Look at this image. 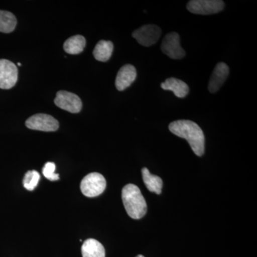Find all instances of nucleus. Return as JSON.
Here are the masks:
<instances>
[{
    "mask_svg": "<svg viewBox=\"0 0 257 257\" xmlns=\"http://www.w3.org/2000/svg\"><path fill=\"white\" fill-rule=\"evenodd\" d=\"M169 130L176 136L185 139L196 155L201 157L204 155L205 138L202 128L197 123L190 120H177L170 123Z\"/></svg>",
    "mask_w": 257,
    "mask_h": 257,
    "instance_id": "nucleus-1",
    "label": "nucleus"
},
{
    "mask_svg": "<svg viewBox=\"0 0 257 257\" xmlns=\"http://www.w3.org/2000/svg\"><path fill=\"white\" fill-rule=\"evenodd\" d=\"M121 199L126 213L134 219H140L146 214L147 202L138 186L126 184L121 192Z\"/></svg>",
    "mask_w": 257,
    "mask_h": 257,
    "instance_id": "nucleus-2",
    "label": "nucleus"
},
{
    "mask_svg": "<svg viewBox=\"0 0 257 257\" xmlns=\"http://www.w3.org/2000/svg\"><path fill=\"white\" fill-rule=\"evenodd\" d=\"M106 179L97 172H93L84 177L80 184L82 194L87 197H96L105 190Z\"/></svg>",
    "mask_w": 257,
    "mask_h": 257,
    "instance_id": "nucleus-3",
    "label": "nucleus"
},
{
    "mask_svg": "<svg viewBox=\"0 0 257 257\" xmlns=\"http://www.w3.org/2000/svg\"><path fill=\"white\" fill-rule=\"evenodd\" d=\"M187 8L193 14L213 15L224 10V3L221 0H192L187 3Z\"/></svg>",
    "mask_w": 257,
    "mask_h": 257,
    "instance_id": "nucleus-4",
    "label": "nucleus"
},
{
    "mask_svg": "<svg viewBox=\"0 0 257 257\" xmlns=\"http://www.w3.org/2000/svg\"><path fill=\"white\" fill-rule=\"evenodd\" d=\"M161 50L173 60H180L186 55L180 45V37L177 32H171L165 35L161 45Z\"/></svg>",
    "mask_w": 257,
    "mask_h": 257,
    "instance_id": "nucleus-5",
    "label": "nucleus"
},
{
    "mask_svg": "<svg viewBox=\"0 0 257 257\" xmlns=\"http://www.w3.org/2000/svg\"><path fill=\"white\" fill-rule=\"evenodd\" d=\"M25 124L30 130L42 132H55L60 126L55 118L46 114L33 115L27 120Z\"/></svg>",
    "mask_w": 257,
    "mask_h": 257,
    "instance_id": "nucleus-6",
    "label": "nucleus"
},
{
    "mask_svg": "<svg viewBox=\"0 0 257 257\" xmlns=\"http://www.w3.org/2000/svg\"><path fill=\"white\" fill-rule=\"evenodd\" d=\"M161 35L162 30L158 26L147 25L135 30L133 33V37L140 45L144 47H150L157 43Z\"/></svg>",
    "mask_w": 257,
    "mask_h": 257,
    "instance_id": "nucleus-7",
    "label": "nucleus"
},
{
    "mask_svg": "<svg viewBox=\"0 0 257 257\" xmlns=\"http://www.w3.org/2000/svg\"><path fill=\"white\" fill-rule=\"evenodd\" d=\"M18 69L13 62L0 60V89H10L18 82Z\"/></svg>",
    "mask_w": 257,
    "mask_h": 257,
    "instance_id": "nucleus-8",
    "label": "nucleus"
},
{
    "mask_svg": "<svg viewBox=\"0 0 257 257\" xmlns=\"http://www.w3.org/2000/svg\"><path fill=\"white\" fill-rule=\"evenodd\" d=\"M55 104L60 109L71 113H78L82 107L80 98L77 94L67 91H60L57 93Z\"/></svg>",
    "mask_w": 257,
    "mask_h": 257,
    "instance_id": "nucleus-9",
    "label": "nucleus"
},
{
    "mask_svg": "<svg viewBox=\"0 0 257 257\" xmlns=\"http://www.w3.org/2000/svg\"><path fill=\"white\" fill-rule=\"evenodd\" d=\"M229 74V68L227 64L224 62H219L216 64L213 70L210 79H209L208 89L211 93H215L219 90L225 81L227 79Z\"/></svg>",
    "mask_w": 257,
    "mask_h": 257,
    "instance_id": "nucleus-10",
    "label": "nucleus"
},
{
    "mask_svg": "<svg viewBox=\"0 0 257 257\" xmlns=\"http://www.w3.org/2000/svg\"><path fill=\"white\" fill-rule=\"evenodd\" d=\"M136 77V68L132 64H125L118 72L115 86L119 91L124 90L135 82Z\"/></svg>",
    "mask_w": 257,
    "mask_h": 257,
    "instance_id": "nucleus-11",
    "label": "nucleus"
},
{
    "mask_svg": "<svg viewBox=\"0 0 257 257\" xmlns=\"http://www.w3.org/2000/svg\"><path fill=\"white\" fill-rule=\"evenodd\" d=\"M161 87L164 90L172 91L179 98L185 97L189 92V86L183 81L175 77L166 79L165 82L161 84Z\"/></svg>",
    "mask_w": 257,
    "mask_h": 257,
    "instance_id": "nucleus-12",
    "label": "nucleus"
},
{
    "mask_svg": "<svg viewBox=\"0 0 257 257\" xmlns=\"http://www.w3.org/2000/svg\"><path fill=\"white\" fill-rule=\"evenodd\" d=\"M82 254L83 257H105V249L97 240L89 239L83 243Z\"/></svg>",
    "mask_w": 257,
    "mask_h": 257,
    "instance_id": "nucleus-13",
    "label": "nucleus"
},
{
    "mask_svg": "<svg viewBox=\"0 0 257 257\" xmlns=\"http://www.w3.org/2000/svg\"><path fill=\"white\" fill-rule=\"evenodd\" d=\"M113 46L112 42L101 40L96 44L95 48L93 51V55L96 60L99 62H106L110 59L112 55Z\"/></svg>",
    "mask_w": 257,
    "mask_h": 257,
    "instance_id": "nucleus-14",
    "label": "nucleus"
},
{
    "mask_svg": "<svg viewBox=\"0 0 257 257\" xmlns=\"http://www.w3.org/2000/svg\"><path fill=\"white\" fill-rule=\"evenodd\" d=\"M142 174H143L144 182L148 190L150 192L160 194L163 187L162 179L158 176L152 175L147 168H143L142 170Z\"/></svg>",
    "mask_w": 257,
    "mask_h": 257,
    "instance_id": "nucleus-15",
    "label": "nucleus"
},
{
    "mask_svg": "<svg viewBox=\"0 0 257 257\" xmlns=\"http://www.w3.org/2000/svg\"><path fill=\"white\" fill-rule=\"evenodd\" d=\"M85 45V38L81 35H75L64 42V50L70 55H78L84 50Z\"/></svg>",
    "mask_w": 257,
    "mask_h": 257,
    "instance_id": "nucleus-16",
    "label": "nucleus"
},
{
    "mask_svg": "<svg viewBox=\"0 0 257 257\" xmlns=\"http://www.w3.org/2000/svg\"><path fill=\"white\" fill-rule=\"evenodd\" d=\"M17 19L13 13L0 10V32L10 33L16 28Z\"/></svg>",
    "mask_w": 257,
    "mask_h": 257,
    "instance_id": "nucleus-17",
    "label": "nucleus"
},
{
    "mask_svg": "<svg viewBox=\"0 0 257 257\" xmlns=\"http://www.w3.org/2000/svg\"><path fill=\"white\" fill-rule=\"evenodd\" d=\"M40 179V175L35 170L28 171L25 174L23 179V185L25 188L28 191H33L36 188L39 181Z\"/></svg>",
    "mask_w": 257,
    "mask_h": 257,
    "instance_id": "nucleus-18",
    "label": "nucleus"
},
{
    "mask_svg": "<svg viewBox=\"0 0 257 257\" xmlns=\"http://www.w3.org/2000/svg\"><path fill=\"white\" fill-rule=\"evenodd\" d=\"M56 165L53 162H47L42 170L43 175L50 181H57L60 179L58 174L55 173Z\"/></svg>",
    "mask_w": 257,
    "mask_h": 257,
    "instance_id": "nucleus-19",
    "label": "nucleus"
},
{
    "mask_svg": "<svg viewBox=\"0 0 257 257\" xmlns=\"http://www.w3.org/2000/svg\"><path fill=\"white\" fill-rule=\"evenodd\" d=\"M136 257H145V256H144L143 255L140 254V255H138V256H137Z\"/></svg>",
    "mask_w": 257,
    "mask_h": 257,
    "instance_id": "nucleus-20",
    "label": "nucleus"
}]
</instances>
